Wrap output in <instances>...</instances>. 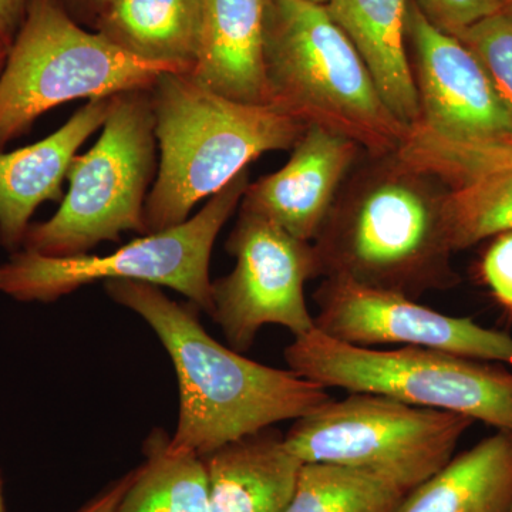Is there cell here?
Returning <instances> with one entry per match:
<instances>
[{
    "instance_id": "6da1fadb",
    "label": "cell",
    "mask_w": 512,
    "mask_h": 512,
    "mask_svg": "<svg viewBox=\"0 0 512 512\" xmlns=\"http://www.w3.org/2000/svg\"><path fill=\"white\" fill-rule=\"evenodd\" d=\"M451 191L397 151L363 153L313 239L319 276L413 299L454 288Z\"/></svg>"
},
{
    "instance_id": "7a4b0ae2",
    "label": "cell",
    "mask_w": 512,
    "mask_h": 512,
    "mask_svg": "<svg viewBox=\"0 0 512 512\" xmlns=\"http://www.w3.org/2000/svg\"><path fill=\"white\" fill-rule=\"evenodd\" d=\"M114 302L146 320L173 360L180 412L170 447L207 456L276 423L298 420L329 402L328 389L291 369L254 362L208 335L198 309L158 286L104 282Z\"/></svg>"
},
{
    "instance_id": "3957f363",
    "label": "cell",
    "mask_w": 512,
    "mask_h": 512,
    "mask_svg": "<svg viewBox=\"0 0 512 512\" xmlns=\"http://www.w3.org/2000/svg\"><path fill=\"white\" fill-rule=\"evenodd\" d=\"M160 164L148 192L147 234L183 224L269 151L292 150L305 126L268 104L239 103L187 74L163 73L150 89Z\"/></svg>"
},
{
    "instance_id": "277c9868",
    "label": "cell",
    "mask_w": 512,
    "mask_h": 512,
    "mask_svg": "<svg viewBox=\"0 0 512 512\" xmlns=\"http://www.w3.org/2000/svg\"><path fill=\"white\" fill-rule=\"evenodd\" d=\"M265 72L266 104L305 127L335 131L375 156L400 150L409 136L325 5L271 0Z\"/></svg>"
},
{
    "instance_id": "5b68a950",
    "label": "cell",
    "mask_w": 512,
    "mask_h": 512,
    "mask_svg": "<svg viewBox=\"0 0 512 512\" xmlns=\"http://www.w3.org/2000/svg\"><path fill=\"white\" fill-rule=\"evenodd\" d=\"M420 120L397 153L456 191L512 168V133L488 74L461 40L434 26L410 0Z\"/></svg>"
},
{
    "instance_id": "8992f818",
    "label": "cell",
    "mask_w": 512,
    "mask_h": 512,
    "mask_svg": "<svg viewBox=\"0 0 512 512\" xmlns=\"http://www.w3.org/2000/svg\"><path fill=\"white\" fill-rule=\"evenodd\" d=\"M168 72L80 28L60 0H29L0 73V153L57 106L150 90Z\"/></svg>"
},
{
    "instance_id": "52a82bcc",
    "label": "cell",
    "mask_w": 512,
    "mask_h": 512,
    "mask_svg": "<svg viewBox=\"0 0 512 512\" xmlns=\"http://www.w3.org/2000/svg\"><path fill=\"white\" fill-rule=\"evenodd\" d=\"M284 357L292 372L325 389L380 394L512 431V372L500 363L414 346L363 348L316 329L295 336Z\"/></svg>"
},
{
    "instance_id": "ba28073f",
    "label": "cell",
    "mask_w": 512,
    "mask_h": 512,
    "mask_svg": "<svg viewBox=\"0 0 512 512\" xmlns=\"http://www.w3.org/2000/svg\"><path fill=\"white\" fill-rule=\"evenodd\" d=\"M156 143L150 90L117 94L99 140L73 158L59 210L30 225L22 249L67 258L119 241L123 232L147 235L144 208L156 173Z\"/></svg>"
},
{
    "instance_id": "9c48e42d",
    "label": "cell",
    "mask_w": 512,
    "mask_h": 512,
    "mask_svg": "<svg viewBox=\"0 0 512 512\" xmlns=\"http://www.w3.org/2000/svg\"><path fill=\"white\" fill-rule=\"evenodd\" d=\"M249 183L244 170L183 224L143 235L110 255L52 258L19 249L0 265V292L19 302H55L99 281L144 282L174 289L211 315L212 248Z\"/></svg>"
},
{
    "instance_id": "30bf717a",
    "label": "cell",
    "mask_w": 512,
    "mask_h": 512,
    "mask_svg": "<svg viewBox=\"0 0 512 512\" xmlns=\"http://www.w3.org/2000/svg\"><path fill=\"white\" fill-rule=\"evenodd\" d=\"M473 423L380 394L349 393L293 421L285 443L302 463L362 468L409 494L446 466Z\"/></svg>"
},
{
    "instance_id": "8fae6325",
    "label": "cell",
    "mask_w": 512,
    "mask_h": 512,
    "mask_svg": "<svg viewBox=\"0 0 512 512\" xmlns=\"http://www.w3.org/2000/svg\"><path fill=\"white\" fill-rule=\"evenodd\" d=\"M225 248L235 266L212 282L211 316L229 348L247 352L266 325L282 326L293 336L315 329L305 298L306 282L319 276L312 242L241 208Z\"/></svg>"
},
{
    "instance_id": "7c38bea8",
    "label": "cell",
    "mask_w": 512,
    "mask_h": 512,
    "mask_svg": "<svg viewBox=\"0 0 512 512\" xmlns=\"http://www.w3.org/2000/svg\"><path fill=\"white\" fill-rule=\"evenodd\" d=\"M315 329L348 345L414 346L512 366V336L443 315L403 293L325 278L313 293Z\"/></svg>"
},
{
    "instance_id": "4fadbf2b",
    "label": "cell",
    "mask_w": 512,
    "mask_h": 512,
    "mask_svg": "<svg viewBox=\"0 0 512 512\" xmlns=\"http://www.w3.org/2000/svg\"><path fill=\"white\" fill-rule=\"evenodd\" d=\"M363 148L319 126H306L288 163L249 183L241 208L262 215L292 237L313 242Z\"/></svg>"
},
{
    "instance_id": "5bb4252c",
    "label": "cell",
    "mask_w": 512,
    "mask_h": 512,
    "mask_svg": "<svg viewBox=\"0 0 512 512\" xmlns=\"http://www.w3.org/2000/svg\"><path fill=\"white\" fill-rule=\"evenodd\" d=\"M114 97L89 100L49 137L0 153V245L16 252L23 247L30 218L46 201L63 200V181L77 150L104 126Z\"/></svg>"
},
{
    "instance_id": "9a60e30c",
    "label": "cell",
    "mask_w": 512,
    "mask_h": 512,
    "mask_svg": "<svg viewBox=\"0 0 512 512\" xmlns=\"http://www.w3.org/2000/svg\"><path fill=\"white\" fill-rule=\"evenodd\" d=\"M269 3L271 0H205L200 50L187 76L227 99L266 104Z\"/></svg>"
},
{
    "instance_id": "2e32d148",
    "label": "cell",
    "mask_w": 512,
    "mask_h": 512,
    "mask_svg": "<svg viewBox=\"0 0 512 512\" xmlns=\"http://www.w3.org/2000/svg\"><path fill=\"white\" fill-rule=\"evenodd\" d=\"M211 512H285L303 463L268 427L202 456Z\"/></svg>"
},
{
    "instance_id": "e0dca14e",
    "label": "cell",
    "mask_w": 512,
    "mask_h": 512,
    "mask_svg": "<svg viewBox=\"0 0 512 512\" xmlns=\"http://www.w3.org/2000/svg\"><path fill=\"white\" fill-rule=\"evenodd\" d=\"M410 0H330V18L348 36L380 96L404 126L420 120L419 97L407 49Z\"/></svg>"
},
{
    "instance_id": "ac0fdd59",
    "label": "cell",
    "mask_w": 512,
    "mask_h": 512,
    "mask_svg": "<svg viewBox=\"0 0 512 512\" xmlns=\"http://www.w3.org/2000/svg\"><path fill=\"white\" fill-rule=\"evenodd\" d=\"M205 0H113L96 30L128 55L190 74L200 50Z\"/></svg>"
},
{
    "instance_id": "d6986e66",
    "label": "cell",
    "mask_w": 512,
    "mask_h": 512,
    "mask_svg": "<svg viewBox=\"0 0 512 512\" xmlns=\"http://www.w3.org/2000/svg\"><path fill=\"white\" fill-rule=\"evenodd\" d=\"M512 431L497 430L454 456L396 512H511Z\"/></svg>"
},
{
    "instance_id": "ffe728a7",
    "label": "cell",
    "mask_w": 512,
    "mask_h": 512,
    "mask_svg": "<svg viewBox=\"0 0 512 512\" xmlns=\"http://www.w3.org/2000/svg\"><path fill=\"white\" fill-rule=\"evenodd\" d=\"M164 431L151 433L146 460L133 470L114 512H211L207 471L201 456L173 450Z\"/></svg>"
},
{
    "instance_id": "44dd1931",
    "label": "cell",
    "mask_w": 512,
    "mask_h": 512,
    "mask_svg": "<svg viewBox=\"0 0 512 512\" xmlns=\"http://www.w3.org/2000/svg\"><path fill=\"white\" fill-rule=\"evenodd\" d=\"M406 491L362 468L303 463L285 512H396Z\"/></svg>"
},
{
    "instance_id": "7402d4cb",
    "label": "cell",
    "mask_w": 512,
    "mask_h": 512,
    "mask_svg": "<svg viewBox=\"0 0 512 512\" xmlns=\"http://www.w3.org/2000/svg\"><path fill=\"white\" fill-rule=\"evenodd\" d=\"M448 231L454 252L512 231V168L451 191Z\"/></svg>"
},
{
    "instance_id": "603a6c76",
    "label": "cell",
    "mask_w": 512,
    "mask_h": 512,
    "mask_svg": "<svg viewBox=\"0 0 512 512\" xmlns=\"http://www.w3.org/2000/svg\"><path fill=\"white\" fill-rule=\"evenodd\" d=\"M484 67L512 133V10L503 9L456 35Z\"/></svg>"
},
{
    "instance_id": "cb8c5ba5",
    "label": "cell",
    "mask_w": 512,
    "mask_h": 512,
    "mask_svg": "<svg viewBox=\"0 0 512 512\" xmlns=\"http://www.w3.org/2000/svg\"><path fill=\"white\" fill-rule=\"evenodd\" d=\"M434 26L456 36L504 9V0H414Z\"/></svg>"
},
{
    "instance_id": "d4e9b609",
    "label": "cell",
    "mask_w": 512,
    "mask_h": 512,
    "mask_svg": "<svg viewBox=\"0 0 512 512\" xmlns=\"http://www.w3.org/2000/svg\"><path fill=\"white\" fill-rule=\"evenodd\" d=\"M481 274L498 303L512 312V231L494 237L481 262Z\"/></svg>"
},
{
    "instance_id": "484cf974",
    "label": "cell",
    "mask_w": 512,
    "mask_h": 512,
    "mask_svg": "<svg viewBox=\"0 0 512 512\" xmlns=\"http://www.w3.org/2000/svg\"><path fill=\"white\" fill-rule=\"evenodd\" d=\"M29 0H0V42L12 45L19 32Z\"/></svg>"
},
{
    "instance_id": "4316f807",
    "label": "cell",
    "mask_w": 512,
    "mask_h": 512,
    "mask_svg": "<svg viewBox=\"0 0 512 512\" xmlns=\"http://www.w3.org/2000/svg\"><path fill=\"white\" fill-rule=\"evenodd\" d=\"M131 477H133V471L121 477L120 480L114 481L106 490H103V493L96 495L92 501H89L77 512H114L121 497L126 493Z\"/></svg>"
},
{
    "instance_id": "83f0119b",
    "label": "cell",
    "mask_w": 512,
    "mask_h": 512,
    "mask_svg": "<svg viewBox=\"0 0 512 512\" xmlns=\"http://www.w3.org/2000/svg\"><path fill=\"white\" fill-rule=\"evenodd\" d=\"M73 5H79L80 8L86 10V12L92 13L94 16V22L99 18L103 10L110 5L113 0H70Z\"/></svg>"
},
{
    "instance_id": "f1b7e54d",
    "label": "cell",
    "mask_w": 512,
    "mask_h": 512,
    "mask_svg": "<svg viewBox=\"0 0 512 512\" xmlns=\"http://www.w3.org/2000/svg\"><path fill=\"white\" fill-rule=\"evenodd\" d=\"M10 45L8 43L0 42V73L5 67L6 59H8Z\"/></svg>"
},
{
    "instance_id": "f546056e",
    "label": "cell",
    "mask_w": 512,
    "mask_h": 512,
    "mask_svg": "<svg viewBox=\"0 0 512 512\" xmlns=\"http://www.w3.org/2000/svg\"><path fill=\"white\" fill-rule=\"evenodd\" d=\"M306 2L316 3V5H328L330 0H306Z\"/></svg>"
},
{
    "instance_id": "4dcf8cb0",
    "label": "cell",
    "mask_w": 512,
    "mask_h": 512,
    "mask_svg": "<svg viewBox=\"0 0 512 512\" xmlns=\"http://www.w3.org/2000/svg\"><path fill=\"white\" fill-rule=\"evenodd\" d=\"M0 512H5V507H3L2 481H0Z\"/></svg>"
},
{
    "instance_id": "1f68e13d",
    "label": "cell",
    "mask_w": 512,
    "mask_h": 512,
    "mask_svg": "<svg viewBox=\"0 0 512 512\" xmlns=\"http://www.w3.org/2000/svg\"><path fill=\"white\" fill-rule=\"evenodd\" d=\"M504 9L512 10V0H504Z\"/></svg>"
},
{
    "instance_id": "d6a6232c",
    "label": "cell",
    "mask_w": 512,
    "mask_h": 512,
    "mask_svg": "<svg viewBox=\"0 0 512 512\" xmlns=\"http://www.w3.org/2000/svg\"><path fill=\"white\" fill-rule=\"evenodd\" d=\"M511 512H512V510H511Z\"/></svg>"
}]
</instances>
